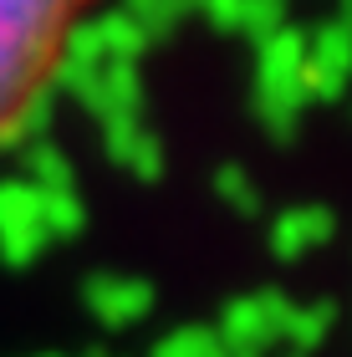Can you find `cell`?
<instances>
[{"label": "cell", "instance_id": "obj_1", "mask_svg": "<svg viewBox=\"0 0 352 357\" xmlns=\"http://www.w3.org/2000/svg\"><path fill=\"white\" fill-rule=\"evenodd\" d=\"M92 0H0V149L36 118Z\"/></svg>", "mask_w": 352, "mask_h": 357}]
</instances>
